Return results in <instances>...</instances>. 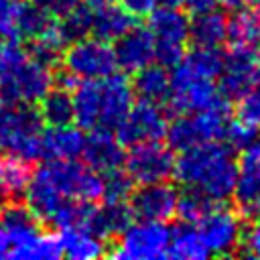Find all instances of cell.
I'll list each match as a JSON object with an SVG mask.
<instances>
[{"label": "cell", "mask_w": 260, "mask_h": 260, "mask_svg": "<svg viewBox=\"0 0 260 260\" xmlns=\"http://www.w3.org/2000/svg\"><path fill=\"white\" fill-rule=\"evenodd\" d=\"M175 177L181 185L201 191L215 203H223L234 195L238 160L228 144L205 142L181 152Z\"/></svg>", "instance_id": "1"}, {"label": "cell", "mask_w": 260, "mask_h": 260, "mask_svg": "<svg viewBox=\"0 0 260 260\" xmlns=\"http://www.w3.org/2000/svg\"><path fill=\"white\" fill-rule=\"evenodd\" d=\"M73 120L83 130H116L134 104L132 81L116 71L102 79L79 81L73 89Z\"/></svg>", "instance_id": "2"}, {"label": "cell", "mask_w": 260, "mask_h": 260, "mask_svg": "<svg viewBox=\"0 0 260 260\" xmlns=\"http://www.w3.org/2000/svg\"><path fill=\"white\" fill-rule=\"evenodd\" d=\"M167 102L173 112L185 114V112L207 110L230 100L221 95L215 77L207 75L203 69L193 65L183 55V59L177 65H173L171 89H169Z\"/></svg>", "instance_id": "3"}, {"label": "cell", "mask_w": 260, "mask_h": 260, "mask_svg": "<svg viewBox=\"0 0 260 260\" xmlns=\"http://www.w3.org/2000/svg\"><path fill=\"white\" fill-rule=\"evenodd\" d=\"M230 124V102L219 106L179 114L167 126V140L173 150H189L205 142H221Z\"/></svg>", "instance_id": "4"}, {"label": "cell", "mask_w": 260, "mask_h": 260, "mask_svg": "<svg viewBox=\"0 0 260 260\" xmlns=\"http://www.w3.org/2000/svg\"><path fill=\"white\" fill-rule=\"evenodd\" d=\"M148 30L154 39V59L165 65H177L187 53L189 18L179 6H156L148 12Z\"/></svg>", "instance_id": "5"}, {"label": "cell", "mask_w": 260, "mask_h": 260, "mask_svg": "<svg viewBox=\"0 0 260 260\" xmlns=\"http://www.w3.org/2000/svg\"><path fill=\"white\" fill-rule=\"evenodd\" d=\"M39 173L65 199L93 203L104 195V177H100L91 167L75 162V158L51 160L43 165Z\"/></svg>", "instance_id": "6"}, {"label": "cell", "mask_w": 260, "mask_h": 260, "mask_svg": "<svg viewBox=\"0 0 260 260\" xmlns=\"http://www.w3.org/2000/svg\"><path fill=\"white\" fill-rule=\"evenodd\" d=\"M6 148L24 160L43 158V120L28 104L6 106L0 112Z\"/></svg>", "instance_id": "7"}, {"label": "cell", "mask_w": 260, "mask_h": 260, "mask_svg": "<svg viewBox=\"0 0 260 260\" xmlns=\"http://www.w3.org/2000/svg\"><path fill=\"white\" fill-rule=\"evenodd\" d=\"M63 69L75 75L79 81L102 79L116 71V53L110 41L104 39H75L63 49Z\"/></svg>", "instance_id": "8"}, {"label": "cell", "mask_w": 260, "mask_h": 260, "mask_svg": "<svg viewBox=\"0 0 260 260\" xmlns=\"http://www.w3.org/2000/svg\"><path fill=\"white\" fill-rule=\"evenodd\" d=\"M197 232L209 256H232L244 240V217L240 211L217 203L197 221Z\"/></svg>", "instance_id": "9"}, {"label": "cell", "mask_w": 260, "mask_h": 260, "mask_svg": "<svg viewBox=\"0 0 260 260\" xmlns=\"http://www.w3.org/2000/svg\"><path fill=\"white\" fill-rule=\"evenodd\" d=\"M171 230L165 228V221H148L130 223L120 236L114 248H110L112 258L120 260H154L167 256Z\"/></svg>", "instance_id": "10"}, {"label": "cell", "mask_w": 260, "mask_h": 260, "mask_svg": "<svg viewBox=\"0 0 260 260\" xmlns=\"http://www.w3.org/2000/svg\"><path fill=\"white\" fill-rule=\"evenodd\" d=\"M130 148L132 150L124 158V165L126 173L132 177L134 183H158L175 177L177 158L169 144H162L160 140H150L134 144Z\"/></svg>", "instance_id": "11"}, {"label": "cell", "mask_w": 260, "mask_h": 260, "mask_svg": "<svg viewBox=\"0 0 260 260\" xmlns=\"http://www.w3.org/2000/svg\"><path fill=\"white\" fill-rule=\"evenodd\" d=\"M167 114L156 102L140 100L132 104L124 120L118 124V140L124 146H134L150 140H160L167 134Z\"/></svg>", "instance_id": "12"}, {"label": "cell", "mask_w": 260, "mask_h": 260, "mask_svg": "<svg viewBox=\"0 0 260 260\" xmlns=\"http://www.w3.org/2000/svg\"><path fill=\"white\" fill-rule=\"evenodd\" d=\"M53 83L55 75L51 73V67L26 57L10 75V79L0 87V91L12 104H35L53 87Z\"/></svg>", "instance_id": "13"}, {"label": "cell", "mask_w": 260, "mask_h": 260, "mask_svg": "<svg viewBox=\"0 0 260 260\" xmlns=\"http://www.w3.org/2000/svg\"><path fill=\"white\" fill-rule=\"evenodd\" d=\"M260 81V55L240 49H230L217 75V87L223 98L236 100L254 83Z\"/></svg>", "instance_id": "14"}, {"label": "cell", "mask_w": 260, "mask_h": 260, "mask_svg": "<svg viewBox=\"0 0 260 260\" xmlns=\"http://www.w3.org/2000/svg\"><path fill=\"white\" fill-rule=\"evenodd\" d=\"M179 191L169 181L144 183L130 195V209L136 217L148 221H167L177 213Z\"/></svg>", "instance_id": "15"}, {"label": "cell", "mask_w": 260, "mask_h": 260, "mask_svg": "<svg viewBox=\"0 0 260 260\" xmlns=\"http://www.w3.org/2000/svg\"><path fill=\"white\" fill-rule=\"evenodd\" d=\"M91 134L85 136L81 156L85 158V165L91 167L98 173H108L114 169H120L124 165L126 152L124 144L118 140V136L112 134V130H89Z\"/></svg>", "instance_id": "16"}, {"label": "cell", "mask_w": 260, "mask_h": 260, "mask_svg": "<svg viewBox=\"0 0 260 260\" xmlns=\"http://www.w3.org/2000/svg\"><path fill=\"white\" fill-rule=\"evenodd\" d=\"M116 41H118L114 47L116 63L124 71L134 73L154 61V39L148 28L132 26Z\"/></svg>", "instance_id": "17"}, {"label": "cell", "mask_w": 260, "mask_h": 260, "mask_svg": "<svg viewBox=\"0 0 260 260\" xmlns=\"http://www.w3.org/2000/svg\"><path fill=\"white\" fill-rule=\"evenodd\" d=\"M228 39V14L217 6L193 14L189 20V41L193 47L219 49Z\"/></svg>", "instance_id": "18"}, {"label": "cell", "mask_w": 260, "mask_h": 260, "mask_svg": "<svg viewBox=\"0 0 260 260\" xmlns=\"http://www.w3.org/2000/svg\"><path fill=\"white\" fill-rule=\"evenodd\" d=\"M6 256L18 260H53L61 256V248L55 234L43 232L37 225L30 232L10 240Z\"/></svg>", "instance_id": "19"}, {"label": "cell", "mask_w": 260, "mask_h": 260, "mask_svg": "<svg viewBox=\"0 0 260 260\" xmlns=\"http://www.w3.org/2000/svg\"><path fill=\"white\" fill-rule=\"evenodd\" d=\"M230 49L250 51L260 55V14L252 6L236 8L228 18V39Z\"/></svg>", "instance_id": "20"}, {"label": "cell", "mask_w": 260, "mask_h": 260, "mask_svg": "<svg viewBox=\"0 0 260 260\" xmlns=\"http://www.w3.org/2000/svg\"><path fill=\"white\" fill-rule=\"evenodd\" d=\"M57 240H59L61 256H67L71 260H93L108 254L104 238L81 225L61 228Z\"/></svg>", "instance_id": "21"}, {"label": "cell", "mask_w": 260, "mask_h": 260, "mask_svg": "<svg viewBox=\"0 0 260 260\" xmlns=\"http://www.w3.org/2000/svg\"><path fill=\"white\" fill-rule=\"evenodd\" d=\"M85 136L83 132L69 124L63 126H49V130H43V158L49 160H67L77 158L83 150Z\"/></svg>", "instance_id": "22"}, {"label": "cell", "mask_w": 260, "mask_h": 260, "mask_svg": "<svg viewBox=\"0 0 260 260\" xmlns=\"http://www.w3.org/2000/svg\"><path fill=\"white\" fill-rule=\"evenodd\" d=\"M132 209L126 201H106L102 207H91L87 230L100 238H118L132 223Z\"/></svg>", "instance_id": "23"}, {"label": "cell", "mask_w": 260, "mask_h": 260, "mask_svg": "<svg viewBox=\"0 0 260 260\" xmlns=\"http://www.w3.org/2000/svg\"><path fill=\"white\" fill-rule=\"evenodd\" d=\"M134 14L126 6H118L114 2L95 4L91 18V32L104 41H116L128 28L134 26Z\"/></svg>", "instance_id": "24"}, {"label": "cell", "mask_w": 260, "mask_h": 260, "mask_svg": "<svg viewBox=\"0 0 260 260\" xmlns=\"http://www.w3.org/2000/svg\"><path fill=\"white\" fill-rule=\"evenodd\" d=\"M30 175L28 160L16 154H0V201H16L24 193Z\"/></svg>", "instance_id": "25"}, {"label": "cell", "mask_w": 260, "mask_h": 260, "mask_svg": "<svg viewBox=\"0 0 260 260\" xmlns=\"http://www.w3.org/2000/svg\"><path fill=\"white\" fill-rule=\"evenodd\" d=\"M134 81H132V89L140 100H148V102H165L169 98V89H171V73L167 71L165 65H144L142 69L134 71Z\"/></svg>", "instance_id": "26"}, {"label": "cell", "mask_w": 260, "mask_h": 260, "mask_svg": "<svg viewBox=\"0 0 260 260\" xmlns=\"http://www.w3.org/2000/svg\"><path fill=\"white\" fill-rule=\"evenodd\" d=\"M167 256L177 260H203L209 256L207 248L201 242V236L197 232V225L191 221H183L169 234V248Z\"/></svg>", "instance_id": "27"}, {"label": "cell", "mask_w": 260, "mask_h": 260, "mask_svg": "<svg viewBox=\"0 0 260 260\" xmlns=\"http://www.w3.org/2000/svg\"><path fill=\"white\" fill-rule=\"evenodd\" d=\"M39 116L47 126H63L73 122V98L65 87H51L39 100Z\"/></svg>", "instance_id": "28"}, {"label": "cell", "mask_w": 260, "mask_h": 260, "mask_svg": "<svg viewBox=\"0 0 260 260\" xmlns=\"http://www.w3.org/2000/svg\"><path fill=\"white\" fill-rule=\"evenodd\" d=\"M213 205H217L213 199H209L207 195H203L197 189L185 187L183 193H179V201H177V215L183 221H191L197 223Z\"/></svg>", "instance_id": "29"}, {"label": "cell", "mask_w": 260, "mask_h": 260, "mask_svg": "<svg viewBox=\"0 0 260 260\" xmlns=\"http://www.w3.org/2000/svg\"><path fill=\"white\" fill-rule=\"evenodd\" d=\"M91 18H93V8L85 6V4H75L65 14L59 16L61 26H63L69 43L75 39L87 37L91 32Z\"/></svg>", "instance_id": "30"}, {"label": "cell", "mask_w": 260, "mask_h": 260, "mask_svg": "<svg viewBox=\"0 0 260 260\" xmlns=\"http://www.w3.org/2000/svg\"><path fill=\"white\" fill-rule=\"evenodd\" d=\"M236 120L260 128V81L236 98Z\"/></svg>", "instance_id": "31"}, {"label": "cell", "mask_w": 260, "mask_h": 260, "mask_svg": "<svg viewBox=\"0 0 260 260\" xmlns=\"http://www.w3.org/2000/svg\"><path fill=\"white\" fill-rule=\"evenodd\" d=\"M20 0H0V39L20 41Z\"/></svg>", "instance_id": "32"}, {"label": "cell", "mask_w": 260, "mask_h": 260, "mask_svg": "<svg viewBox=\"0 0 260 260\" xmlns=\"http://www.w3.org/2000/svg\"><path fill=\"white\" fill-rule=\"evenodd\" d=\"M132 185H134V181L126 171H120V169L108 171L104 177V195L102 197H106V201H126L134 191Z\"/></svg>", "instance_id": "33"}, {"label": "cell", "mask_w": 260, "mask_h": 260, "mask_svg": "<svg viewBox=\"0 0 260 260\" xmlns=\"http://www.w3.org/2000/svg\"><path fill=\"white\" fill-rule=\"evenodd\" d=\"M28 57L14 41L0 39V87L10 79V75L18 69V65Z\"/></svg>", "instance_id": "34"}, {"label": "cell", "mask_w": 260, "mask_h": 260, "mask_svg": "<svg viewBox=\"0 0 260 260\" xmlns=\"http://www.w3.org/2000/svg\"><path fill=\"white\" fill-rule=\"evenodd\" d=\"M256 136H258V128L248 126V124H244L240 120H234V122L230 120L221 142H225L232 150H240L242 152L244 148H248L250 144L256 142Z\"/></svg>", "instance_id": "35"}, {"label": "cell", "mask_w": 260, "mask_h": 260, "mask_svg": "<svg viewBox=\"0 0 260 260\" xmlns=\"http://www.w3.org/2000/svg\"><path fill=\"white\" fill-rule=\"evenodd\" d=\"M242 246H244V254L246 256L260 258V217L252 219V225L244 232Z\"/></svg>", "instance_id": "36"}, {"label": "cell", "mask_w": 260, "mask_h": 260, "mask_svg": "<svg viewBox=\"0 0 260 260\" xmlns=\"http://www.w3.org/2000/svg\"><path fill=\"white\" fill-rule=\"evenodd\" d=\"M30 2L43 6L45 10H49L51 14H57V16L65 14L69 8H73L75 4H79V0H30Z\"/></svg>", "instance_id": "37"}, {"label": "cell", "mask_w": 260, "mask_h": 260, "mask_svg": "<svg viewBox=\"0 0 260 260\" xmlns=\"http://www.w3.org/2000/svg\"><path fill=\"white\" fill-rule=\"evenodd\" d=\"M122 6H126L134 16H146L158 6V0H122Z\"/></svg>", "instance_id": "38"}, {"label": "cell", "mask_w": 260, "mask_h": 260, "mask_svg": "<svg viewBox=\"0 0 260 260\" xmlns=\"http://www.w3.org/2000/svg\"><path fill=\"white\" fill-rule=\"evenodd\" d=\"M181 4H183L191 14H197V12L215 8L219 2H217V0H181Z\"/></svg>", "instance_id": "39"}, {"label": "cell", "mask_w": 260, "mask_h": 260, "mask_svg": "<svg viewBox=\"0 0 260 260\" xmlns=\"http://www.w3.org/2000/svg\"><path fill=\"white\" fill-rule=\"evenodd\" d=\"M219 4H223L225 8L230 10H236V8H244V6H250L252 0H217Z\"/></svg>", "instance_id": "40"}, {"label": "cell", "mask_w": 260, "mask_h": 260, "mask_svg": "<svg viewBox=\"0 0 260 260\" xmlns=\"http://www.w3.org/2000/svg\"><path fill=\"white\" fill-rule=\"evenodd\" d=\"M8 254V236L4 232V225H2V215H0V256H6Z\"/></svg>", "instance_id": "41"}, {"label": "cell", "mask_w": 260, "mask_h": 260, "mask_svg": "<svg viewBox=\"0 0 260 260\" xmlns=\"http://www.w3.org/2000/svg\"><path fill=\"white\" fill-rule=\"evenodd\" d=\"M6 150V138H4V126H2V120H0V154Z\"/></svg>", "instance_id": "42"}, {"label": "cell", "mask_w": 260, "mask_h": 260, "mask_svg": "<svg viewBox=\"0 0 260 260\" xmlns=\"http://www.w3.org/2000/svg\"><path fill=\"white\" fill-rule=\"evenodd\" d=\"M158 6H181V0H158Z\"/></svg>", "instance_id": "43"}, {"label": "cell", "mask_w": 260, "mask_h": 260, "mask_svg": "<svg viewBox=\"0 0 260 260\" xmlns=\"http://www.w3.org/2000/svg\"><path fill=\"white\" fill-rule=\"evenodd\" d=\"M6 106H8V100H6V95H4L2 91H0V112H2V110H4Z\"/></svg>", "instance_id": "44"}, {"label": "cell", "mask_w": 260, "mask_h": 260, "mask_svg": "<svg viewBox=\"0 0 260 260\" xmlns=\"http://www.w3.org/2000/svg\"><path fill=\"white\" fill-rule=\"evenodd\" d=\"M250 6H252V8H254L258 14H260V0H252V4H250Z\"/></svg>", "instance_id": "45"}, {"label": "cell", "mask_w": 260, "mask_h": 260, "mask_svg": "<svg viewBox=\"0 0 260 260\" xmlns=\"http://www.w3.org/2000/svg\"><path fill=\"white\" fill-rule=\"evenodd\" d=\"M87 2L95 6V4H104V2H112V0H87Z\"/></svg>", "instance_id": "46"}]
</instances>
